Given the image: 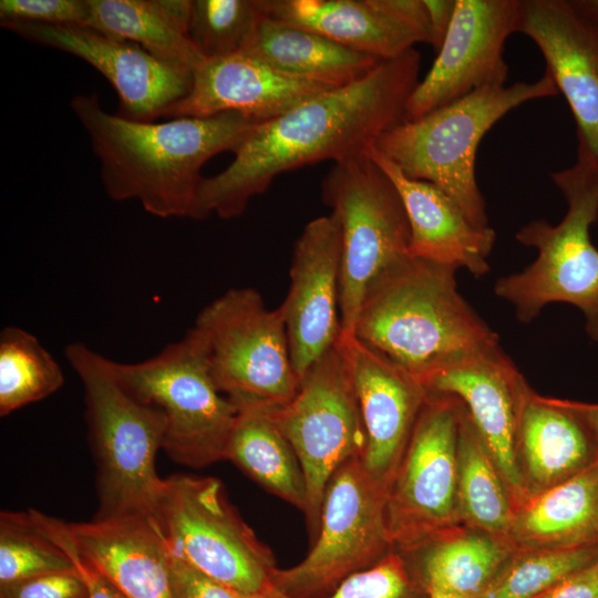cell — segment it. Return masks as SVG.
Instances as JSON below:
<instances>
[{
    "instance_id": "6da1fadb",
    "label": "cell",
    "mask_w": 598,
    "mask_h": 598,
    "mask_svg": "<svg viewBox=\"0 0 598 598\" xmlns=\"http://www.w3.org/2000/svg\"><path fill=\"white\" fill-rule=\"evenodd\" d=\"M421 56L413 48L380 61L364 78L309 99L259 123L223 172L204 177L189 218L240 216L251 198L280 174L321 161L369 154L378 138L404 122L419 83Z\"/></svg>"
},
{
    "instance_id": "7a4b0ae2",
    "label": "cell",
    "mask_w": 598,
    "mask_h": 598,
    "mask_svg": "<svg viewBox=\"0 0 598 598\" xmlns=\"http://www.w3.org/2000/svg\"><path fill=\"white\" fill-rule=\"evenodd\" d=\"M71 107L100 162L107 196L136 199L159 218H189L205 163L219 153H234L259 124L235 112L162 123L133 121L107 113L96 93L75 95Z\"/></svg>"
},
{
    "instance_id": "3957f363",
    "label": "cell",
    "mask_w": 598,
    "mask_h": 598,
    "mask_svg": "<svg viewBox=\"0 0 598 598\" xmlns=\"http://www.w3.org/2000/svg\"><path fill=\"white\" fill-rule=\"evenodd\" d=\"M457 269L403 257L365 290L352 334L420 381L502 352L497 333L457 290Z\"/></svg>"
},
{
    "instance_id": "277c9868",
    "label": "cell",
    "mask_w": 598,
    "mask_h": 598,
    "mask_svg": "<svg viewBox=\"0 0 598 598\" xmlns=\"http://www.w3.org/2000/svg\"><path fill=\"white\" fill-rule=\"evenodd\" d=\"M64 355L84 391L85 421L96 466L95 518L155 514L164 478L156 472L165 417L128 393L113 360L86 344L66 346Z\"/></svg>"
},
{
    "instance_id": "5b68a950",
    "label": "cell",
    "mask_w": 598,
    "mask_h": 598,
    "mask_svg": "<svg viewBox=\"0 0 598 598\" xmlns=\"http://www.w3.org/2000/svg\"><path fill=\"white\" fill-rule=\"evenodd\" d=\"M558 94L546 72L536 82L487 86L415 121L384 132L374 150L405 176L425 181L447 194L476 227H489L486 204L477 186L478 145L491 127L520 104Z\"/></svg>"
},
{
    "instance_id": "8992f818",
    "label": "cell",
    "mask_w": 598,
    "mask_h": 598,
    "mask_svg": "<svg viewBox=\"0 0 598 598\" xmlns=\"http://www.w3.org/2000/svg\"><path fill=\"white\" fill-rule=\"evenodd\" d=\"M551 179L567 202L557 225L537 219L523 226L515 238L537 250L522 271L499 278L497 297L509 302L522 323L536 319L553 302L577 307L589 338L598 342V249L589 228L598 218V166L577 153L574 166L555 172Z\"/></svg>"
},
{
    "instance_id": "52a82bcc",
    "label": "cell",
    "mask_w": 598,
    "mask_h": 598,
    "mask_svg": "<svg viewBox=\"0 0 598 598\" xmlns=\"http://www.w3.org/2000/svg\"><path fill=\"white\" fill-rule=\"evenodd\" d=\"M154 518L169 553L244 597L272 589L274 555L229 502L213 476L164 478Z\"/></svg>"
},
{
    "instance_id": "ba28073f",
    "label": "cell",
    "mask_w": 598,
    "mask_h": 598,
    "mask_svg": "<svg viewBox=\"0 0 598 598\" xmlns=\"http://www.w3.org/2000/svg\"><path fill=\"white\" fill-rule=\"evenodd\" d=\"M113 370L128 393L163 413L162 448L174 462L203 468L226 460L237 406L218 390L193 328L150 359L113 361Z\"/></svg>"
},
{
    "instance_id": "9c48e42d",
    "label": "cell",
    "mask_w": 598,
    "mask_h": 598,
    "mask_svg": "<svg viewBox=\"0 0 598 598\" xmlns=\"http://www.w3.org/2000/svg\"><path fill=\"white\" fill-rule=\"evenodd\" d=\"M192 328L218 390L234 404L279 408L296 395L299 378L283 318L255 288L228 289L202 309Z\"/></svg>"
},
{
    "instance_id": "30bf717a",
    "label": "cell",
    "mask_w": 598,
    "mask_h": 598,
    "mask_svg": "<svg viewBox=\"0 0 598 598\" xmlns=\"http://www.w3.org/2000/svg\"><path fill=\"white\" fill-rule=\"evenodd\" d=\"M388 492L361 457L344 462L327 485L312 548L296 566L272 570L274 589L290 598H326L385 557L392 545Z\"/></svg>"
},
{
    "instance_id": "8fae6325",
    "label": "cell",
    "mask_w": 598,
    "mask_h": 598,
    "mask_svg": "<svg viewBox=\"0 0 598 598\" xmlns=\"http://www.w3.org/2000/svg\"><path fill=\"white\" fill-rule=\"evenodd\" d=\"M321 197L340 224V319L342 333L352 334L370 283L410 255L409 219L396 188L369 154L334 163Z\"/></svg>"
},
{
    "instance_id": "7c38bea8",
    "label": "cell",
    "mask_w": 598,
    "mask_h": 598,
    "mask_svg": "<svg viewBox=\"0 0 598 598\" xmlns=\"http://www.w3.org/2000/svg\"><path fill=\"white\" fill-rule=\"evenodd\" d=\"M271 413L300 462L307 487L305 515L316 537L331 476L348 460L362 457L367 443L351 369L339 340L300 378L296 395Z\"/></svg>"
},
{
    "instance_id": "4fadbf2b",
    "label": "cell",
    "mask_w": 598,
    "mask_h": 598,
    "mask_svg": "<svg viewBox=\"0 0 598 598\" xmlns=\"http://www.w3.org/2000/svg\"><path fill=\"white\" fill-rule=\"evenodd\" d=\"M427 394L388 492L392 544H413L454 513L461 411L455 398Z\"/></svg>"
},
{
    "instance_id": "5bb4252c",
    "label": "cell",
    "mask_w": 598,
    "mask_h": 598,
    "mask_svg": "<svg viewBox=\"0 0 598 598\" xmlns=\"http://www.w3.org/2000/svg\"><path fill=\"white\" fill-rule=\"evenodd\" d=\"M519 0H455L437 56L412 91L404 121H415L487 86H504V44L517 32Z\"/></svg>"
},
{
    "instance_id": "9a60e30c",
    "label": "cell",
    "mask_w": 598,
    "mask_h": 598,
    "mask_svg": "<svg viewBox=\"0 0 598 598\" xmlns=\"http://www.w3.org/2000/svg\"><path fill=\"white\" fill-rule=\"evenodd\" d=\"M23 39L75 55L101 72L115 89L116 115L143 122L164 116L184 99L194 74L152 55L137 43L86 25L2 24Z\"/></svg>"
},
{
    "instance_id": "2e32d148",
    "label": "cell",
    "mask_w": 598,
    "mask_h": 598,
    "mask_svg": "<svg viewBox=\"0 0 598 598\" xmlns=\"http://www.w3.org/2000/svg\"><path fill=\"white\" fill-rule=\"evenodd\" d=\"M341 257V229L333 213L310 220L295 243L290 283L278 309L299 380L342 334Z\"/></svg>"
},
{
    "instance_id": "e0dca14e",
    "label": "cell",
    "mask_w": 598,
    "mask_h": 598,
    "mask_svg": "<svg viewBox=\"0 0 598 598\" xmlns=\"http://www.w3.org/2000/svg\"><path fill=\"white\" fill-rule=\"evenodd\" d=\"M517 32L530 38L577 125V152L598 166V28L570 0H519Z\"/></svg>"
},
{
    "instance_id": "ac0fdd59",
    "label": "cell",
    "mask_w": 598,
    "mask_h": 598,
    "mask_svg": "<svg viewBox=\"0 0 598 598\" xmlns=\"http://www.w3.org/2000/svg\"><path fill=\"white\" fill-rule=\"evenodd\" d=\"M339 342L349 362L362 422L369 474L390 487L427 399L421 381L353 334Z\"/></svg>"
},
{
    "instance_id": "d6986e66",
    "label": "cell",
    "mask_w": 598,
    "mask_h": 598,
    "mask_svg": "<svg viewBox=\"0 0 598 598\" xmlns=\"http://www.w3.org/2000/svg\"><path fill=\"white\" fill-rule=\"evenodd\" d=\"M267 16L379 60L431 44L423 0H267Z\"/></svg>"
},
{
    "instance_id": "ffe728a7",
    "label": "cell",
    "mask_w": 598,
    "mask_h": 598,
    "mask_svg": "<svg viewBox=\"0 0 598 598\" xmlns=\"http://www.w3.org/2000/svg\"><path fill=\"white\" fill-rule=\"evenodd\" d=\"M421 383L430 394L463 402L499 474L520 487L516 446L522 412L532 394L505 352L440 370Z\"/></svg>"
},
{
    "instance_id": "44dd1931",
    "label": "cell",
    "mask_w": 598,
    "mask_h": 598,
    "mask_svg": "<svg viewBox=\"0 0 598 598\" xmlns=\"http://www.w3.org/2000/svg\"><path fill=\"white\" fill-rule=\"evenodd\" d=\"M329 90L281 73L240 51L206 59L195 71L188 94L172 105L164 117H207L235 112L262 123Z\"/></svg>"
},
{
    "instance_id": "7402d4cb",
    "label": "cell",
    "mask_w": 598,
    "mask_h": 598,
    "mask_svg": "<svg viewBox=\"0 0 598 598\" xmlns=\"http://www.w3.org/2000/svg\"><path fill=\"white\" fill-rule=\"evenodd\" d=\"M78 551L127 598H174L169 550L153 516L68 523Z\"/></svg>"
},
{
    "instance_id": "603a6c76",
    "label": "cell",
    "mask_w": 598,
    "mask_h": 598,
    "mask_svg": "<svg viewBox=\"0 0 598 598\" xmlns=\"http://www.w3.org/2000/svg\"><path fill=\"white\" fill-rule=\"evenodd\" d=\"M369 155L401 197L410 225L411 256L465 268L476 277L489 271L487 258L496 239L491 227L473 225L442 189L430 182L405 176L374 147Z\"/></svg>"
},
{
    "instance_id": "cb8c5ba5",
    "label": "cell",
    "mask_w": 598,
    "mask_h": 598,
    "mask_svg": "<svg viewBox=\"0 0 598 598\" xmlns=\"http://www.w3.org/2000/svg\"><path fill=\"white\" fill-rule=\"evenodd\" d=\"M241 52L281 73L331 89L364 78L382 61L268 16L259 22Z\"/></svg>"
},
{
    "instance_id": "d4e9b609",
    "label": "cell",
    "mask_w": 598,
    "mask_h": 598,
    "mask_svg": "<svg viewBox=\"0 0 598 598\" xmlns=\"http://www.w3.org/2000/svg\"><path fill=\"white\" fill-rule=\"evenodd\" d=\"M86 27L137 43L155 58L195 73L206 60L188 33L189 0H87Z\"/></svg>"
},
{
    "instance_id": "484cf974",
    "label": "cell",
    "mask_w": 598,
    "mask_h": 598,
    "mask_svg": "<svg viewBox=\"0 0 598 598\" xmlns=\"http://www.w3.org/2000/svg\"><path fill=\"white\" fill-rule=\"evenodd\" d=\"M519 443L532 477L557 484L598 460V441L567 401L530 395L524 405Z\"/></svg>"
},
{
    "instance_id": "4316f807",
    "label": "cell",
    "mask_w": 598,
    "mask_h": 598,
    "mask_svg": "<svg viewBox=\"0 0 598 598\" xmlns=\"http://www.w3.org/2000/svg\"><path fill=\"white\" fill-rule=\"evenodd\" d=\"M226 460L269 493L305 513L307 487L298 456L270 406L235 404Z\"/></svg>"
},
{
    "instance_id": "83f0119b",
    "label": "cell",
    "mask_w": 598,
    "mask_h": 598,
    "mask_svg": "<svg viewBox=\"0 0 598 598\" xmlns=\"http://www.w3.org/2000/svg\"><path fill=\"white\" fill-rule=\"evenodd\" d=\"M518 532L557 548L598 544V460L528 504Z\"/></svg>"
},
{
    "instance_id": "f1b7e54d",
    "label": "cell",
    "mask_w": 598,
    "mask_h": 598,
    "mask_svg": "<svg viewBox=\"0 0 598 598\" xmlns=\"http://www.w3.org/2000/svg\"><path fill=\"white\" fill-rule=\"evenodd\" d=\"M61 367L31 332L7 326L0 332V415L6 416L58 391Z\"/></svg>"
},
{
    "instance_id": "f546056e",
    "label": "cell",
    "mask_w": 598,
    "mask_h": 598,
    "mask_svg": "<svg viewBox=\"0 0 598 598\" xmlns=\"http://www.w3.org/2000/svg\"><path fill=\"white\" fill-rule=\"evenodd\" d=\"M505 551L482 536L440 542L423 557L420 574L424 586L435 587L464 598H481L504 567Z\"/></svg>"
},
{
    "instance_id": "4dcf8cb0",
    "label": "cell",
    "mask_w": 598,
    "mask_h": 598,
    "mask_svg": "<svg viewBox=\"0 0 598 598\" xmlns=\"http://www.w3.org/2000/svg\"><path fill=\"white\" fill-rule=\"evenodd\" d=\"M457 452V486L465 513L483 528L504 532L511 524L508 502L498 470L467 412H461Z\"/></svg>"
},
{
    "instance_id": "1f68e13d",
    "label": "cell",
    "mask_w": 598,
    "mask_h": 598,
    "mask_svg": "<svg viewBox=\"0 0 598 598\" xmlns=\"http://www.w3.org/2000/svg\"><path fill=\"white\" fill-rule=\"evenodd\" d=\"M59 573H75L74 564L33 511L1 512L0 586Z\"/></svg>"
},
{
    "instance_id": "d6a6232c",
    "label": "cell",
    "mask_w": 598,
    "mask_h": 598,
    "mask_svg": "<svg viewBox=\"0 0 598 598\" xmlns=\"http://www.w3.org/2000/svg\"><path fill=\"white\" fill-rule=\"evenodd\" d=\"M267 16V0H193L188 33L205 59L240 52Z\"/></svg>"
},
{
    "instance_id": "836d02e7",
    "label": "cell",
    "mask_w": 598,
    "mask_h": 598,
    "mask_svg": "<svg viewBox=\"0 0 598 598\" xmlns=\"http://www.w3.org/2000/svg\"><path fill=\"white\" fill-rule=\"evenodd\" d=\"M598 559V544L554 548L504 566L481 598H535Z\"/></svg>"
},
{
    "instance_id": "e575fe53",
    "label": "cell",
    "mask_w": 598,
    "mask_h": 598,
    "mask_svg": "<svg viewBox=\"0 0 598 598\" xmlns=\"http://www.w3.org/2000/svg\"><path fill=\"white\" fill-rule=\"evenodd\" d=\"M265 598H290L272 589ZM326 598H429L405 560L390 551L372 567L353 574Z\"/></svg>"
},
{
    "instance_id": "d590c367",
    "label": "cell",
    "mask_w": 598,
    "mask_h": 598,
    "mask_svg": "<svg viewBox=\"0 0 598 598\" xmlns=\"http://www.w3.org/2000/svg\"><path fill=\"white\" fill-rule=\"evenodd\" d=\"M87 0H1V25L27 22L47 25H87Z\"/></svg>"
},
{
    "instance_id": "8d00e7d4",
    "label": "cell",
    "mask_w": 598,
    "mask_h": 598,
    "mask_svg": "<svg viewBox=\"0 0 598 598\" xmlns=\"http://www.w3.org/2000/svg\"><path fill=\"white\" fill-rule=\"evenodd\" d=\"M34 516L49 535L63 547L72 559L81 578L86 598H127L111 580L86 560L75 548L69 533L68 523L34 511Z\"/></svg>"
},
{
    "instance_id": "74e56055",
    "label": "cell",
    "mask_w": 598,
    "mask_h": 598,
    "mask_svg": "<svg viewBox=\"0 0 598 598\" xmlns=\"http://www.w3.org/2000/svg\"><path fill=\"white\" fill-rule=\"evenodd\" d=\"M0 598H86V591L76 571L59 573L0 586Z\"/></svg>"
},
{
    "instance_id": "f35d334b",
    "label": "cell",
    "mask_w": 598,
    "mask_h": 598,
    "mask_svg": "<svg viewBox=\"0 0 598 598\" xmlns=\"http://www.w3.org/2000/svg\"><path fill=\"white\" fill-rule=\"evenodd\" d=\"M168 566L174 598H241L171 553Z\"/></svg>"
},
{
    "instance_id": "ab89813d",
    "label": "cell",
    "mask_w": 598,
    "mask_h": 598,
    "mask_svg": "<svg viewBox=\"0 0 598 598\" xmlns=\"http://www.w3.org/2000/svg\"><path fill=\"white\" fill-rule=\"evenodd\" d=\"M535 598H598V559Z\"/></svg>"
},
{
    "instance_id": "60d3db41",
    "label": "cell",
    "mask_w": 598,
    "mask_h": 598,
    "mask_svg": "<svg viewBox=\"0 0 598 598\" xmlns=\"http://www.w3.org/2000/svg\"><path fill=\"white\" fill-rule=\"evenodd\" d=\"M427 10L430 29H431V45L436 52L441 49L444 38L450 28L454 9L455 0H423Z\"/></svg>"
},
{
    "instance_id": "b9f144b4",
    "label": "cell",
    "mask_w": 598,
    "mask_h": 598,
    "mask_svg": "<svg viewBox=\"0 0 598 598\" xmlns=\"http://www.w3.org/2000/svg\"><path fill=\"white\" fill-rule=\"evenodd\" d=\"M567 403L587 423L598 441V404L569 401Z\"/></svg>"
},
{
    "instance_id": "7bdbcfd3",
    "label": "cell",
    "mask_w": 598,
    "mask_h": 598,
    "mask_svg": "<svg viewBox=\"0 0 598 598\" xmlns=\"http://www.w3.org/2000/svg\"><path fill=\"white\" fill-rule=\"evenodd\" d=\"M575 9L598 28V0H570Z\"/></svg>"
},
{
    "instance_id": "ee69618b",
    "label": "cell",
    "mask_w": 598,
    "mask_h": 598,
    "mask_svg": "<svg viewBox=\"0 0 598 598\" xmlns=\"http://www.w3.org/2000/svg\"><path fill=\"white\" fill-rule=\"evenodd\" d=\"M425 589L427 591L429 598H464L435 587H427Z\"/></svg>"
},
{
    "instance_id": "f6af8a7d",
    "label": "cell",
    "mask_w": 598,
    "mask_h": 598,
    "mask_svg": "<svg viewBox=\"0 0 598 598\" xmlns=\"http://www.w3.org/2000/svg\"><path fill=\"white\" fill-rule=\"evenodd\" d=\"M241 598H249V597H244V596H241Z\"/></svg>"
}]
</instances>
